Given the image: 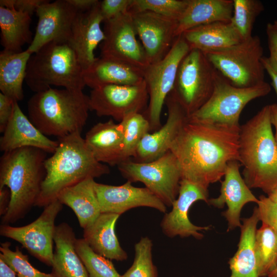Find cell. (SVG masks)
<instances>
[{
    "label": "cell",
    "instance_id": "obj_52",
    "mask_svg": "<svg viewBox=\"0 0 277 277\" xmlns=\"http://www.w3.org/2000/svg\"><path fill=\"white\" fill-rule=\"evenodd\" d=\"M267 277H277V268L271 272Z\"/></svg>",
    "mask_w": 277,
    "mask_h": 277
},
{
    "label": "cell",
    "instance_id": "obj_6",
    "mask_svg": "<svg viewBox=\"0 0 277 277\" xmlns=\"http://www.w3.org/2000/svg\"><path fill=\"white\" fill-rule=\"evenodd\" d=\"M84 70L67 42H50L33 53L28 61L25 82L35 93L52 86L83 90Z\"/></svg>",
    "mask_w": 277,
    "mask_h": 277
},
{
    "label": "cell",
    "instance_id": "obj_45",
    "mask_svg": "<svg viewBox=\"0 0 277 277\" xmlns=\"http://www.w3.org/2000/svg\"><path fill=\"white\" fill-rule=\"evenodd\" d=\"M10 192L9 189L4 187L0 188V215L3 216L7 212L10 202Z\"/></svg>",
    "mask_w": 277,
    "mask_h": 277
},
{
    "label": "cell",
    "instance_id": "obj_15",
    "mask_svg": "<svg viewBox=\"0 0 277 277\" xmlns=\"http://www.w3.org/2000/svg\"><path fill=\"white\" fill-rule=\"evenodd\" d=\"M208 189L190 181L182 179L179 194L172 204V209L164 213L160 223L164 234L170 238L192 236L200 240L204 238L202 231L211 229V226H199L189 220V211L193 204L199 201L206 203L208 200Z\"/></svg>",
    "mask_w": 277,
    "mask_h": 277
},
{
    "label": "cell",
    "instance_id": "obj_2",
    "mask_svg": "<svg viewBox=\"0 0 277 277\" xmlns=\"http://www.w3.org/2000/svg\"><path fill=\"white\" fill-rule=\"evenodd\" d=\"M58 142L54 152L44 162L46 175L35 206L45 207L56 200L63 189L110 172L108 165L95 159L81 132L58 138Z\"/></svg>",
    "mask_w": 277,
    "mask_h": 277
},
{
    "label": "cell",
    "instance_id": "obj_37",
    "mask_svg": "<svg viewBox=\"0 0 277 277\" xmlns=\"http://www.w3.org/2000/svg\"><path fill=\"white\" fill-rule=\"evenodd\" d=\"M153 243L147 236L141 238L134 246V256L131 267L122 277H158L152 260Z\"/></svg>",
    "mask_w": 277,
    "mask_h": 277
},
{
    "label": "cell",
    "instance_id": "obj_29",
    "mask_svg": "<svg viewBox=\"0 0 277 277\" xmlns=\"http://www.w3.org/2000/svg\"><path fill=\"white\" fill-rule=\"evenodd\" d=\"M95 183L94 179L87 178L63 189L57 198L73 211L83 229L92 224L101 214Z\"/></svg>",
    "mask_w": 277,
    "mask_h": 277
},
{
    "label": "cell",
    "instance_id": "obj_13",
    "mask_svg": "<svg viewBox=\"0 0 277 277\" xmlns=\"http://www.w3.org/2000/svg\"><path fill=\"white\" fill-rule=\"evenodd\" d=\"M89 97L90 110L118 123L130 114L142 113L149 102L145 82L135 85H103L92 89Z\"/></svg>",
    "mask_w": 277,
    "mask_h": 277
},
{
    "label": "cell",
    "instance_id": "obj_44",
    "mask_svg": "<svg viewBox=\"0 0 277 277\" xmlns=\"http://www.w3.org/2000/svg\"><path fill=\"white\" fill-rule=\"evenodd\" d=\"M46 0H15L14 9L32 15Z\"/></svg>",
    "mask_w": 277,
    "mask_h": 277
},
{
    "label": "cell",
    "instance_id": "obj_35",
    "mask_svg": "<svg viewBox=\"0 0 277 277\" xmlns=\"http://www.w3.org/2000/svg\"><path fill=\"white\" fill-rule=\"evenodd\" d=\"M75 248L89 277H122L111 260L93 251L83 238L76 239Z\"/></svg>",
    "mask_w": 277,
    "mask_h": 277
},
{
    "label": "cell",
    "instance_id": "obj_30",
    "mask_svg": "<svg viewBox=\"0 0 277 277\" xmlns=\"http://www.w3.org/2000/svg\"><path fill=\"white\" fill-rule=\"evenodd\" d=\"M241 234L238 249L228 261L229 277H259L254 251V240L260 221L256 207L250 216L241 219Z\"/></svg>",
    "mask_w": 277,
    "mask_h": 277
},
{
    "label": "cell",
    "instance_id": "obj_4",
    "mask_svg": "<svg viewBox=\"0 0 277 277\" xmlns=\"http://www.w3.org/2000/svg\"><path fill=\"white\" fill-rule=\"evenodd\" d=\"M47 152L34 147H23L4 152L0 159V188L7 187L10 202L2 216V224L23 218L39 197L46 175Z\"/></svg>",
    "mask_w": 277,
    "mask_h": 277
},
{
    "label": "cell",
    "instance_id": "obj_40",
    "mask_svg": "<svg viewBox=\"0 0 277 277\" xmlns=\"http://www.w3.org/2000/svg\"><path fill=\"white\" fill-rule=\"evenodd\" d=\"M256 207L260 221L270 227L277 234V204L268 196L259 197Z\"/></svg>",
    "mask_w": 277,
    "mask_h": 277
},
{
    "label": "cell",
    "instance_id": "obj_34",
    "mask_svg": "<svg viewBox=\"0 0 277 277\" xmlns=\"http://www.w3.org/2000/svg\"><path fill=\"white\" fill-rule=\"evenodd\" d=\"M121 123L123 128L122 157L124 161L135 156L141 141L150 131V127L148 120L141 113L130 114Z\"/></svg>",
    "mask_w": 277,
    "mask_h": 277
},
{
    "label": "cell",
    "instance_id": "obj_23",
    "mask_svg": "<svg viewBox=\"0 0 277 277\" xmlns=\"http://www.w3.org/2000/svg\"><path fill=\"white\" fill-rule=\"evenodd\" d=\"M85 85L92 89L106 85H135L144 82L143 70L109 57H97L84 72Z\"/></svg>",
    "mask_w": 277,
    "mask_h": 277
},
{
    "label": "cell",
    "instance_id": "obj_18",
    "mask_svg": "<svg viewBox=\"0 0 277 277\" xmlns=\"http://www.w3.org/2000/svg\"><path fill=\"white\" fill-rule=\"evenodd\" d=\"M95 190L101 213L122 214L132 208L147 207L165 213L167 207L146 187H137L127 181L119 186L95 182Z\"/></svg>",
    "mask_w": 277,
    "mask_h": 277
},
{
    "label": "cell",
    "instance_id": "obj_1",
    "mask_svg": "<svg viewBox=\"0 0 277 277\" xmlns=\"http://www.w3.org/2000/svg\"><path fill=\"white\" fill-rule=\"evenodd\" d=\"M240 128L188 118L169 150L178 161L182 179L206 189L220 181L228 163L239 161Z\"/></svg>",
    "mask_w": 277,
    "mask_h": 277
},
{
    "label": "cell",
    "instance_id": "obj_49",
    "mask_svg": "<svg viewBox=\"0 0 277 277\" xmlns=\"http://www.w3.org/2000/svg\"><path fill=\"white\" fill-rule=\"evenodd\" d=\"M271 123L275 128L274 137L277 144V104L270 105Z\"/></svg>",
    "mask_w": 277,
    "mask_h": 277
},
{
    "label": "cell",
    "instance_id": "obj_32",
    "mask_svg": "<svg viewBox=\"0 0 277 277\" xmlns=\"http://www.w3.org/2000/svg\"><path fill=\"white\" fill-rule=\"evenodd\" d=\"M31 22L29 14L0 7L1 43L3 50L19 52L22 46L30 44L33 39Z\"/></svg>",
    "mask_w": 277,
    "mask_h": 277
},
{
    "label": "cell",
    "instance_id": "obj_51",
    "mask_svg": "<svg viewBox=\"0 0 277 277\" xmlns=\"http://www.w3.org/2000/svg\"><path fill=\"white\" fill-rule=\"evenodd\" d=\"M267 196L277 204V187Z\"/></svg>",
    "mask_w": 277,
    "mask_h": 277
},
{
    "label": "cell",
    "instance_id": "obj_33",
    "mask_svg": "<svg viewBox=\"0 0 277 277\" xmlns=\"http://www.w3.org/2000/svg\"><path fill=\"white\" fill-rule=\"evenodd\" d=\"M254 251L259 276H268L277 268V234L265 224L256 229Z\"/></svg>",
    "mask_w": 277,
    "mask_h": 277
},
{
    "label": "cell",
    "instance_id": "obj_53",
    "mask_svg": "<svg viewBox=\"0 0 277 277\" xmlns=\"http://www.w3.org/2000/svg\"><path fill=\"white\" fill-rule=\"evenodd\" d=\"M273 24L275 28L277 29V21H274Z\"/></svg>",
    "mask_w": 277,
    "mask_h": 277
},
{
    "label": "cell",
    "instance_id": "obj_27",
    "mask_svg": "<svg viewBox=\"0 0 277 277\" xmlns=\"http://www.w3.org/2000/svg\"><path fill=\"white\" fill-rule=\"evenodd\" d=\"M191 49L205 54L227 48L243 41L231 21L216 22L199 26L181 35Z\"/></svg>",
    "mask_w": 277,
    "mask_h": 277
},
{
    "label": "cell",
    "instance_id": "obj_11",
    "mask_svg": "<svg viewBox=\"0 0 277 277\" xmlns=\"http://www.w3.org/2000/svg\"><path fill=\"white\" fill-rule=\"evenodd\" d=\"M117 168L127 181L143 183L167 207H171L177 197L182 173L178 161L170 150L148 162L130 159L121 162Z\"/></svg>",
    "mask_w": 277,
    "mask_h": 277
},
{
    "label": "cell",
    "instance_id": "obj_43",
    "mask_svg": "<svg viewBox=\"0 0 277 277\" xmlns=\"http://www.w3.org/2000/svg\"><path fill=\"white\" fill-rule=\"evenodd\" d=\"M14 101L0 93V132H3L11 116Z\"/></svg>",
    "mask_w": 277,
    "mask_h": 277
},
{
    "label": "cell",
    "instance_id": "obj_9",
    "mask_svg": "<svg viewBox=\"0 0 277 277\" xmlns=\"http://www.w3.org/2000/svg\"><path fill=\"white\" fill-rule=\"evenodd\" d=\"M217 72L206 54L197 49H191L181 61L171 93L188 116L210 97Z\"/></svg>",
    "mask_w": 277,
    "mask_h": 277
},
{
    "label": "cell",
    "instance_id": "obj_50",
    "mask_svg": "<svg viewBox=\"0 0 277 277\" xmlns=\"http://www.w3.org/2000/svg\"><path fill=\"white\" fill-rule=\"evenodd\" d=\"M15 0H1L0 7L9 9H14Z\"/></svg>",
    "mask_w": 277,
    "mask_h": 277
},
{
    "label": "cell",
    "instance_id": "obj_14",
    "mask_svg": "<svg viewBox=\"0 0 277 277\" xmlns=\"http://www.w3.org/2000/svg\"><path fill=\"white\" fill-rule=\"evenodd\" d=\"M104 22L105 38L100 45L101 56L116 59L143 70L150 64L136 38L131 12L127 11Z\"/></svg>",
    "mask_w": 277,
    "mask_h": 277
},
{
    "label": "cell",
    "instance_id": "obj_12",
    "mask_svg": "<svg viewBox=\"0 0 277 277\" xmlns=\"http://www.w3.org/2000/svg\"><path fill=\"white\" fill-rule=\"evenodd\" d=\"M63 205L57 199L55 200L44 207L43 211L35 221L25 226L13 227L2 224L0 234L19 243L31 255L51 266L55 221Z\"/></svg>",
    "mask_w": 277,
    "mask_h": 277
},
{
    "label": "cell",
    "instance_id": "obj_7",
    "mask_svg": "<svg viewBox=\"0 0 277 277\" xmlns=\"http://www.w3.org/2000/svg\"><path fill=\"white\" fill-rule=\"evenodd\" d=\"M271 90L265 81L245 88L232 85L218 71L213 92L208 101L188 116L191 121L230 126H240V114L252 100L264 96Z\"/></svg>",
    "mask_w": 277,
    "mask_h": 277
},
{
    "label": "cell",
    "instance_id": "obj_16",
    "mask_svg": "<svg viewBox=\"0 0 277 277\" xmlns=\"http://www.w3.org/2000/svg\"><path fill=\"white\" fill-rule=\"evenodd\" d=\"M78 12L67 0H46L36 11V31L27 50L32 54L50 42L68 43Z\"/></svg>",
    "mask_w": 277,
    "mask_h": 277
},
{
    "label": "cell",
    "instance_id": "obj_36",
    "mask_svg": "<svg viewBox=\"0 0 277 277\" xmlns=\"http://www.w3.org/2000/svg\"><path fill=\"white\" fill-rule=\"evenodd\" d=\"M264 9L263 3L259 0H233L231 22L243 40L252 36L255 19Z\"/></svg>",
    "mask_w": 277,
    "mask_h": 277
},
{
    "label": "cell",
    "instance_id": "obj_17",
    "mask_svg": "<svg viewBox=\"0 0 277 277\" xmlns=\"http://www.w3.org/2000/svg\"><path fill=\"white\" fill-rule=\"evenodd\" d=\"M131 13L136 35L141 41L149 63L161 60L169 52L176 38L178 20L150 11Z\"/></svg>",
    "mask_w": 277,
    "mask_h": 277
},
{
    "label": "cell",
    "instance_id": "obj_25",
    "mask_svg": "<svg viewBox=\"0 0 277 277\" xmlns=\"http://www.w3.org/2000/svg\"><path fill=\"white\" fill-rule=\"evenodd\" d=\"M72 228L63 222L55 226V250L52 264L53 273L57 277H89L87 270L76 251V240Z\"/></svg>",
    "mask_w": 277,
    "mask_h": 277
},
{
    "label": "cell",
    "instance_id": "obj_39",
    "mask_svg": "<svg viewBox=\"0 0 277 277\" xmlns=\"http://www.w3.org/2000/svg\"><path fill=\"white\" fill-rule=\"evenodd\" d=\"M188 0H132L128 11L131 13L150 11L178 20Z\"/></svg>",
    "mask_w": 277,
    "mask_h": 277
},
{
    "label": "cell",
    "instance_id": "obj_28",
    "mask_svg": "<svg viewBox=\"0 0 277 277\" xmlns=\"http://www.w3.org/2000/svg\"><path fill=\"white\" fill-rule=\"evenodd\" d=\"M233 0H188L177 21L176 37L191 28L216 22L231 21Z\"/></svg>",
    "mask_w": 277,
    "mask_h": 277
},
{
    "label": "cell",
    "instance_id": "obj_26",
    "mask_svg": "<svg viewBox=\"0 0 277 277\" xmlns=\"http://www.w3.org/2000/svg\"><path fill=\"white\" fill-rule=\"evenodd\" d=\"M120 215L101 213L90 226L84 229L83 239L95 253L110 260L123 261L127 253L121 247L115 227Z\"/></svg>",
    "mask_w": 277,
    "mask_h": 277
},
{
    "label": "cell",
    "instance_id": "obj_42",
    "mask_svg": "<svg viewBox=\"0 0 277 277\" xmlns=\"http://www.w3.org/2000/svg\"><path fill=\"white\" fill-rule=\"evenodd\" d=\"M266 34L269 50L267 60L271 68L277 72V29L273 24H267Z\"/></svg>",
    "mask_w": 277,
    "mask_h": 277
},
{
    "label": "cell",
    "instance_id": "obj_41",
    "mask_svg": "<svg viewBox=\"0 0 277 277\" xmlns=\"http://www.w3.org/2000/svg\"><path fill=\"white\" fill-rule=\"evenodd\" d=\"M132 0H103L100 2V10L104 22L128 11Z\"/></svg>",
    "mask_w": 277,
    "mask_h": 277
},
{
    "label": "cell",
    "instance_id": "obj_46",
    "mask_svg": "<svg viewBox=\"0 0 277 277\" xmlns=\"http://www.w3.org/2000/svg\"><path fill=\"white\" fill-rule=\"evenodd\" d=\"M78 11L84 12L91 9L99 1L97 0H67Z\"/></svg>",
    "mask_w": 277,
    "mask_h": 277
},
{
    "label": "cell",
    "instance_id": "obj_8",
    "mask_svg": "<svg viewBox=\"0 0 277 277\" xmlns=\"http://www.w3.org/2000/svg\"><path fill=\"white\" fill-rule=\"evenodd\" d=\"M263 52L260 37L252 36L231 47L205 54L215 69L232 85L245 88L265 82Z\"/></svg>",
    "mask_w": 277,
    "mask_h": 277
},
{
    "label": "cell",
    "instance_id": "obj_19",
    "mask_svg": "<svg viewBox=\"0 0 277 277\" xmlns=\"http://www.w3.org/2000/svg\"><path fill=\"white\" fill-rule=\"evenodd\" d=\"M241 166L236 160L228 163L224 180L221 182L220 195L209 199L207 203L218 209L227 205V209L222 212V215L227 222L228 232L241 227V213L243 207L248 203L257 204L259 201L242 177Z\"/></svg>",
    "mask_w": 277,
    "mask_h": 277
},
{
    "label": "cell",
    "instance_id": "obj_10",
    "mask_svg": "<svg viewBox=\"0 0 277 277\" xmlns=\"http://www.w3.org/2000/svg\"><path fill=\"white\" fill-rule=\"evenodd\" d=\"M190 50L187 42L180 35L163 58L150 64L143 70L149 95L145 116L149 122L150 131H155L162 126L161 115L163 106L173 89L180 64Z\"/></svg>",
    "mask_w": 277,
    "mask_h": 277
},
{
    "label": "cell",
    "instance_id": "obj_24",
    "mask_svg": "<svg viewBox=\"0 0 277 277\" xmlns=\"http://www.w3.org/2000/svg\"><path fill=\"white\" fill-rule=\"evenodd\" d=\"M85 142L95 159L111 166L123 161V128L112 119L100 122L86 133Z\"/></svg>",
    "mask_w": 277,
    "mask_h": 277
},
{
    "label": "cell",
    "instance_id": "obj_31",
    "mask_svg": "<svg viewBox=\"0 0 277 277\" xmlns=\"http://www.w3.org/2000/svg\"><path fill=\"white\" fill-rule=\"evenodd\" d=\"M32 54L27 49L19 52L3 50L0 52L1 93L18 102L24 98L23 84Z\"/></svg>",
    "mask_w": 277,
    "mask_h": 277
},
{
    "label": "cell",
    "instance_id": "obj_5",
    "mask_svg": "<svg viewBox=\"0 0 277 277\" xmlns=\"http://www.w3.org/2000/svg\"><path fill=\"white\" fill-rule=\"evenodd\" d=\"M28 117L45 135L62 138L81 132L90 110L83 90L52 87L35 93L27 103Z\"/></svg>",
    "mask_w": 277,
    "mask_h": 277
},
{
    "label": "cell",
    "instance_id": "obj_3",
    "mask_svg": "<svg viewBox=\"0 0 277 277\" xmlns=\"http://www.w3.org/2000/svg\"><path fill=\"white\" fill-rule=\"evenodd\" d=\"M270 105L240 126L239 162L250 189L267 195L277 187V144L272 131Z\"/></svg>",
    "mask_w": 277,
    "mask_h": 277
},
{
    "label": "cell",
    "instance_id": "obj_22",
    "mask_svg": "<svg viewBox=\"0 0 277 277\" xmlns=\"http://www.w3.org/2000/svg\"><path fill=\"white\" fill-rule=\"evenodd\" d=\"M14 101L13 112L0 138V150L3 152L23 147H34L53 153L58 145L43 134L25 115Z\"/></svg>",
    "mask_w": 277,
    "mask_h": 277
},
{
    "label": "cell",
    "instance_id": "obj_20",
    "mask_svg": "<svg viewBox=\"0 0 277 277\" xmlns=\"http://www.w3.org/2000/svg\"><path fill=\"white\" fill-rule=\"evenodd\" d=\"M165 104L168 110L165 123L158 130L148 133L144 136L133 157L134 161L148 162L166 153L187 122L188 114L171 93L167 96Z\"/></svg>",
    "mask_w": 277,
    "mask_h": 277
},
{
    "label": "cell",
    "instance_id": "obj_48",
    "mask_svg": "<svg viewBox=\"0 0 277 277\" xmlns=\"http://www.w3.org/2000/svg\"><path fill=\"white\" fill-rule=\"evenodd\" d=\"M14 270L0 258V277H16Z\"/></svg>",
    "mask_w": 277,
    "mask_h": 277
},
{
    "label": "cell",
    "instance_id": "obj_38",
    "mask_svg": "<svg viewBox=\"0 0 277 277\" xmlns=\"http://www.w3.org/2000/svg\"><path fill=\"white\" fill-rule=\"evenodd\" d=\"M10 245L9 242L1 244L0 258L14 270L18 277H57L53 273H46L36 269L29 262L28 255L24 254L18 247L13 251Z\"/></svg>",
    "mask_w": 277,
    "mask_h": 277
},
{
    "label": "cell",
    "instance_id": "obj_21",
    "mask_svg": "<svg viewBox=\"0 0 277 277\" xmlns=\"http://www.w3.org/2000/svg\"><path fill=\"white\" fill-rule=\"evenodd\" d=\"M100 2L87 11H78L68 42L84 71L96 60L94 51L105 38L101 27L104 21L100 10Z\"/></svg>",
    "mask_w": 277,
    "mask_h": 277
},
{
    "label": "cell",
    "instance_id": "obj_47",
    "mask_svg": "<svg viewBox=\"0 0 277 277\" xmlns=\"http://www.w3.org/2000/svg\"><path fill=\"white\" fill-rule=\"evenodd\" d=\"M262 63L264 66L265 71H267L271 80V86L274 88L277 95V72L271 68L266 57L264 56L263 57Z\"/></svg>",
    "mask_w": 277,
    "mask_h": 277
},
{
    "label": "cell",
    "instance_id": "obj_54",
    "mask_svg": "<svg viewBox=\"0 0 277 277\" xmlns=\"http://www.w3.org/2000/svg\"><path fill=\"white\" fill-rule=\"evenodd\" d=\"M191 277H194V276H191Z\"/></svg>",
    "mask_w": 277,
    "mask_h": 277
}]
</instances>
